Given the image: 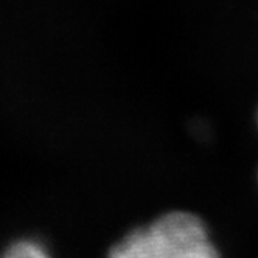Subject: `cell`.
I'll return each mask as SVG.
<instances>
[{
    "label": "cell",
    "instance_id": "obj_1",
    "mask_svg": "<svg viewBox=\"0 0 258 258\" xmlns=\"http://www.w3.org/2000/svg\"><path fill=\"white\" fill-rule=\"evenodd\" d=\"M112 250L121 258H219L202 221L185 212L167 213L133 230Z\"/></svg>",
    "mask_w": 258,
    "mask_h": 258
},
{
    "label": "cell",
    "instance_id": "obj_2",
    "mask_svg": "<svg viewBox=\"0 0 258 258\" xmlns=\"http://www.w3.org/2000/svg\"><path fill=\"white\" fill-rule=\"evenodd\" d=\"M0 258H51V255L41 241L19 239L13 243Z\"/></svg>",
    "mask_w": 258,
    "mask_h": 258
},
{
    "label": "cell",
    "instance_id": "obj_3",
    "mask_svg": "<svg viewBox=\"0 0 258 258\" xmlns=\"http://www.w3.org/2000/svg\"><path fill=\"white\" fill-rule=\"evenodd\" d=\"M107 258H117V256H115V255H112V253H109V256H107Z\"/></svg>",
    "mask_w": 258,
    "mask_h": 258
}]
</instances>
